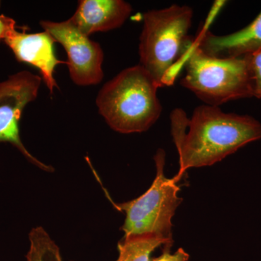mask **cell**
Here are the masks:
<instances>
[{
    "label": "cell",
    "mask_w": 261,
    "mask_h": 261,
    "mask_svg": "<svg viewBox=\"0 0 261 261\" xmlns=\"http://www.w3.org/2000/svg\"><path fill=\"white\" fill-rule=\"evenodd\" d=\"M161 246L164 247L163 250H171L164 240L154 237L124 238L118 244L119 255L116 261H149L151 253Z\"/></svg>",
    "instance_id": "cell-11"
},
{
    "label": "cell",
    "mask_w": 261,
    "mask_h": 261,
    "mask_svg": "<svg viewBox=\"0 0 261 261\" xmlns=\"http://www.w3.org/2000/svg\"><path fill=\"white\" fill-rule=\"evenodd\" d=\"M42 80V77L24 70L0 83V143L11 144L29 162L51 172V166L41 162L25 148L19 129V121L23 110L37 97Z\"/></svg>",
    "instance_id": "cell-6"
},
{
    "label": "cell",
    "mask_w": 261,
    "mask_h": 261,
    "mask_svg": "<svg viewBox=\"0 0 261 261\" xmlns=\"http://www.w3.org/2000/svg\"><path fill=\"white\" fill-rule=\"evenodd\" d=\"M40 25L67 53L70 79L78 86L96 85L102 82L104 53L99 43L80 32L70 19L62 22L42 20Z\"/></svg>",
    "instance_id": "cell-7"
},
{
    "label": "cell",
    "mask_w": 261,
    "mask_h": 261,
    "mask_svg": "<svg viewBox=\"0 0 261 261\" xmlns=\"http://www.w3.org/2000/svg\"><path fill=\"white\" fill-rule=\"evenodd\" d=\"M190 255L184 249L179 248L174 253L170 250H163L162 255L149 261H188Z\"/></svg>",
    "instance_id": "cell-15"
},
{
    "label": "cell",
    "mask_w": 261,
    "mask_h": 261,
    "mask_svg": "<svg viewBox=\"0 0 261 261\" xmlns=\"http://www.w3.org/2000/svg\"><path fill=\"white\" fill-rule=\"evenodd\" d=\"M171 123L179 161L174 176L178 181L190 168L212 166L261 139L260 122L247 115L223 112L217 106H199L190 118L176 108Z\"/></svg>",
    "instance_id": "cell-1"
},
{
    "label": "cell",
    "mask_w": 261,
    "mask_h": 261,
    "mask_svg": "<svg viewBox=\"0 0 261 261\" xmlns=\"http://www.w3.org/2000/svg\"><path fill=\"white\" fill-rule=\"evenodd\" d=\"M132 12L123 0H81L70 21L81 32L89 36L121 27Z\"/></svg>",
    "instance_id": "cell-10"
},
{
    "label": "cell",
    "mask_w": 261,
    "mask_h": 261,
    "mask_svg": "<svg viewBox=\"0 0 261 261\" xmlns=\"http://www.w3.org/2000/svg\"><path fill=\"white\" fill-rule=\"evenodd\" d=\"M154 160L156 176L148 190L135 200L114 205L126 214L122 226L124 238L154 237L164 240L171 247L172 219L183 200L178 196V180L165 176V151L158 149Z\"/></svg>",
    "instance_id": "cell-5"
},
{
    "label": "cell",
    "mask_w": 261,
    "mask_h": 261,
    "mask_svg": "<svg viewBox=\"0 0 261 261\" xmlns=\"http://www.w3.org/2000/svg\"><path fill=\"white\" fill-rule=\"evenodd\" d=\"M193 10L187 5H172L144 15L139 54L142 65L159 87L172 84L181 66L191 36Z\"/></svg>",
    "instance_id": "cell-3"
},
{
    "label": "cell",
    "mask_w": 261,
    "mask_h": 261,
    "mask_svg": "<svg viewBox=\"0 0 261 261\" xmlns=\"http://www.w3.org/2000/svg\"><path fill=\"white\" fill-rule=\"evenodd\" d=\"M194 39L201 50L214 58H234L251 55L261 49V12L238 32L217 36L202 27Z\"/></svg>",
    "instance_id": "cell-9"
},
{
    "label": "cell",
    "mask_w": 261,
    "mask_h": 261,
    "mask_svg": "<svg viewBox=\"0 0 261 261\" xmlns=\"http://www.w3.org/2000/svg\"><path fill=\"white\" fill-rule=\"evenodd\" d=\"M159 88V84L142 65H135L122 70L103 86L96 105L99 114L115 132H147L162 113Z\"/></svg>",
    "instance_id": "cell-2"
},
{
    "label": "cell",
    "mask_w": 261,
    "mask_h": 261,
    "mask_svg": "<svg viewBox=\"0 0 261 261\" xmlns=\"http://www.w3.org/2000/svg\"><path fill=\"white\" fill-rule=\"evenodd\" d=\"M23 28L18 27L13 18L3 14L0 15V43L5 42L7 39L11 37L18 31L17 29Z\"/></svg>",
    "instance_id": "cell-14"
},
{
    "label": "cell",
    "mask_w": 261,
    "mask_h": 261,
    "mask_svg": "<svg viewBox=\"0 0 261 261\" xmlns=\"http://www.w3.org/2000/svg\"><path fill=\"white\" fill-rule=\"evenodd\" d=\"M185 75L181 85L207 106L219 107L229 101L253 97L246 57L218 58L197 47L193 37L181 61Z\"/></svg>",
    "instance_id": "cell-4"
},
{
    "label": "cell",
    "mask_w": 261,
    "mask_h": 261,
    "mask_svg": "<svg viewBox=\"0 0 261 261\" xmlns=\"http://www.w3.org/2000/svg\"><path fill=\"white\" fill-rule=\"evenodd\" d=\"M249 73L251 79L253 97L261 98V49L246 56Z\"/></svg>",
    "instance_id": "cell-13"
},
{
    "label": "cell",
    "mask_w": 261,
    "mask_h": 261,
    "mask_svg": "<svg viewBox=\"0 0 261 261\" xmlns=\"http://www.w3.org/2000/svg\"><path fill=\"white\" fill-rule=\"evenodd\" d=\"M5 44L9 47L19 62L27 63L39 70L42 80L47 85L51 94L55 88H58L55 80L56 66L66 62L58 59L55 53L54 38L44 31L36 34L15 32L7 39Z\"/></svg>",
    "instance_id": "cell-8"
},
{
    "label": "cell",
    "mask_w": 261,
    "mask_h": 261,
    "mask_svg": "<svg viewBox=\"0 0 261 261\" xmlns=\"http://www.w3.org/2000/svg\"><path fill=\"white\" fill-rule=\"evenodd\" d=\"M29 238L30 247L27 261H63L59 247L44 228H33Z\"/></svg>",
    "instance_id": "cell-12"
}]
</instances>
